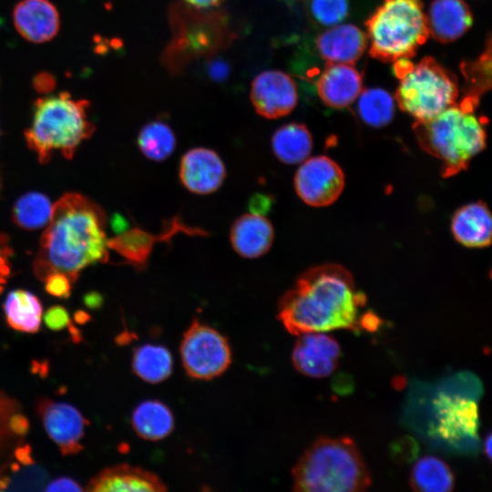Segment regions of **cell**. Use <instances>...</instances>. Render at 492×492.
Masks as SVG:
<instances>
[{
  "label": "cell",
  "mask_w": 492,
  "mask_h": 492,
  "mask_svg": "<svg viewBox=\"0 0 492 492\" xmlns=\"http://www.w3.org/2000/svg\"><path fill=\"white\" fill-rule=\"evenodd\" d=\"M181 184L190 192L206 195L216 191L226 177V168L217 152L194 148L181 158L179 168Z\"/></svg>",
  "instance_id": "cell-14"
},
{
  "label": "cell",
  "mask_w": 492,
  "mask_h": 492,
  "mask_svg": "<svg viewBox=\"0 0 492 492\" xmlns=\"http://www.w3.org/2000/svg\"><path fill=\"white\" fill-rule=\"evenodd\" d=\"M491 444H492L491 435H488L486 437L485 442H484V451H485L486 456L488 458H491Z\"/></svg>",
  "instance_id": "cell-38"
},
{
  "label": "cell",
  "mask_w": 492,
  "mask_h": 492,
  "mask_svg": "<svg viewBox=\"0 0 492 492\" xmlns=\"http://www.w3.org/2000/svg\"><path fill=\"white\" fill-rule=\"evenodd\" d=\"M456 241L469 248H484L490 244L492 218L487 204L481 200L459 208L451 220Z\"/></svg>",
  "instance_id": "cell-21"
},
{
  "label": "cell",
  "mask_w": 492,
  "mask_h": 492,
  "mask_svg": "<svg viewBox=\"0 0 492 492\" xmlns=\"http://www.w3.org/2000/svg\"><path fill=\"white\" fill-rule=\"evenodd\" d=\"M230 240L233 250L241 257L255 259L265 254L274 240L271 221L261 214L240 216L231 225Z\"/></svg>",
  "instance_id": "cell-20"
},
{
  "label": "cell",
  "mask_w": 492,
  "mask_h": 492,
  "mask_svg": "<svg viewBox=\"0 0 492 492\" xmlns=\"http://www.w3.org/2000/svg\"><path fill=\"white\" fill-rule=\"evenodd\" d=\"M365 296L355 290L343 266L325 264L305 271L278 304V318L293 335L357 329Z\"/></svg>",
  "instance_id": "cell-1"
},
{
  "label": "cell",
  "mask_w": 492,
  "mask_h": 492,
  "mask_svg": "<svg viewBox=\"0 0 492 492\" xmlns=\"http://www.w3.org/2000/svg\"><path fill=\"white\" fill-rule=\"evenodd\" d=\"M132 426L141 438L158 441L169 436L174 427L171 410L159 400H146L133 411Z\"/></svg>",
  "instance_id": "cell-23"
},
{
  "label": "cell",
  "mask_w": 492,
  "mask_h": 492,
  "mask_svg": "<svg viewBox=\"0 0 492 492\" xmlns=\"http://www.w3.org/2000/svg\"><path fill=\"white\" fill-rule=\"evenodd\" d=\"M165 483L153 472L128 464L108 467L87 483L85 490L104 491H165Z\"/></svg>",
  "instance_id": "cell-18"
},
{
  "label": "cell",
  "mask_w": 492,
  "mask_h": 492,
  "mask_svg": "<svg viewBox=\"0 0 492 492\" xmlns=\"http://www.w3.org/2000/svg\"><path fill=\"white\" fill-rule=\"evenodd\" d=\"M5 313L8 324L15 330L36 333L40 327L42 305L37 297L30 292H10L5 302Z\"/></svg>",
  "instance_id": "cell-25"
},
{
  "label": "cell",
  "mask_w": 492,
  "mask_h": 492,
  "mask_svg": "<svg viewBox=\"0 0 492 492\" xmlns=\"http://www.w3.org/2000/svg\"><path fill=\"white\" fill-rule=\"evenodd\" d=\"M46 291L57 298H67L70 294L71 281L62 273H52L46 279Z\"/></svg>",
  "instance_id": "cell-33"
},
{
  "label": "cell",
  "mask_w": 492,
  "mask_h": 492,
  "mask_svg": "<svg viewBox=\"0 0 492 492\" xmlns=\"http://www.w3.org/2000/svg\"><path fill=\"white\" fill-rule=\"evenodd\" d=\"M46 491H82L83 487L70 477H59L48 484Z\"/></svg>",
  "instance_id": "cell-34"
},
{
  "label": "cell",
  "mask_w": 492,
  "mask_h": 492,
  "mask_svg": "<svg viewBox=\"0 0 492 492\" xmlns=\"http://www.w3.org/2000/svg\"><path fill=\"white\" fill-rule=\"evenodd\" d=\"M398 78L395 100L415 121L430 119L457 102L456 77L433 57L411 63Z\"/></svg>",
  "instance_id": "cell-7"
},
{
  "label": "cell",
  "mask_w": 492,
  "mask_h": 492,
  "mask_svg": "<svg viewBox=\"0 0 492 492\" xmlns=\"http://www.w3.org/2000/svg\"><path fill=\"white\" fill-rule=\"evenodd\" d=\"M344 188L341 167L327 156H316L302 162L294 176L299 198L313 207L333 204Z\"/></svg>",
  "instance_id": "cell-10"
},
{
  "label": "cell",
  "mask_w": 492,
  "mask_h": 492,
  "mask_svg": "<svg viewBox=\"0 0 492 492\" xmlns=\"http://www.w3.org/2000/svg\"><path fill=\"white\" fill-rule=\"evenodd\" d=\"M0 282H3V279H0Z\"/></svg>",
  "instance_id": "cell-40"
},
{
  "label": "cell",
  "mask_w": 492,
  "mask_h": 492,
  "mask_svg": "<svg viewBox=\"0 0 492 492\" xmlns=\"http://www.w3.org/2000/svg\"><path fill=\"white\" fill-rule=\"evenodd\" d=\"M105 214L84 196L69 193L54 206L34 262L36 275L45 281L62 273L75 282L85 267L108 257Z\"/></svg>",
  "instance_id": "cell-2"
},
{
  "label": "cell",
  "mask_w": 492,
  "mask_h": 492,
  "mask_svg": "<svg viewBox=\"0 0 492 492\" xmlns=\"http://www.w3.org/2000/svg\"><path fill=\"white\" fill-rule=\"evenodd\" d=\"M293 489L301 492H356L372 483L355 443L348 437H321L292 470Z\"/></svg>",
  "instance_id": "cell-4"
},
{
  "label": "cell",
  "mask_w": 492,
  "mask_h": 492,
  "mask_svg": "<svg viewBox=\"0 0 492 492\" xmlns=\"http://www.w3.org/2000/svg\"><path fill=\"white\" fill-rule=\"evenodd\" d=\"M39 414L49 437L64 455L82 449L81 440L86 428V419L73 405L49 399L39 405Z\"/></svg>",
  "instance_id": "cell-13"
},
{
  "label": "cell",
  "mask_w": 492,
  "mask_h": 492,
  "mask_svg": "<svg viewBox=\"0 0 492 492\" xmlns=\"http://www.w3.org/2000/svg\"><path fill=\"white\" fill-rule=\"evenodd\" d=\"M425 17L429 36L441 43L457 40L473 23L471 10L464 0H433Z\"/></svg>",
  "instance_id": "cell-19"
},
{
  "label": "cell",
  "mask_w": 492,
  "mask_h": 492,
  "mask_svg": "<svg viewBox=\"0 0 492 492\" xmlns=\"http://www.w3.org/2000/svg\"><path fill=\"white\" fill-rule=\"evenodd\" d=\"M51 212L52 205L45 195L30 192L15 204L13 219L21 228L36 230L47 224Z\"/></svg>",
  "instance_id": "cell-29"
},
{
  "label": "cell",
  "mask_w": 492,
  "mask_h": 492,
  "mask_svg": "<svg viewBox=\"0 0 492 492\" xmlns=\"http://www.w3.org/2000/svg\"><path fill=\"white\" fill-rule=\"evenodd\" d=\"M310 14L320 26L331 27L343 22L349 14V0H310Z\"/></svg>",
  "instance_id": "cell-31"
},
{
  "label": "cell",
  "mask_w": 492,
  "mask_h": 492,
  "mask_svg": "<svg viewBox=\"0 0 492 492\" xmlns=\"http://www.w3.org/2000/svg\"><path fill=\"white\" fill-rule=\"evenodd\" d=\"M435 436L453 446L467 445L477 440L479 415L475 399L440 393L434 400Z\"/></svg>",
  "instance_id": "cell-9"
},
{
  "label": "cell",
  "mask_w": 492,
  "mask_h": 492,
  "mask_svg": "<svg viewBox=\"0 0 492 492\" xmlns=\"http://www.w3.org/2000/svg\"><path fill=\"white\" fill-rule=\"evenodd\" d=\"M209 75L215 80H223L229 74V66L222 60H215L209 65Z\"/></svg>",
  "instance_id": "cell-35"
},
{
  "label": "cell",
  "mask_w": 492,
  "mask_h": 492,
  "mask_svg": "<svg viewBox=\"0 0 492 492\" xmlns=\"http://www.w3.org/2000/svg\"><path fill=\"white\" fill-rule=\"evenodd\" d=\"M477 105V98L465 96L436 117L413 125L421 149L441 161L444 178L466 169L486 148L487 120L476 113Z\"/></svg>",
  "instance_id": "cell-3"
},
{
  "label": "cell",
  "mask_w": 492,
  "mask_h": 492,
  "mask_svg": "<svg viewBox=\"0 0 492 492\" xmlns=\"http://www.w3.org/2000/svg\"><path fill=\"white\" fill-rule=\"evenodd\" d=\"M179 353L187 374L198 380H210L220 375L231 362L227 338L198 319H194L184 332Z\"/></svg>",
  "instance_id": "cell-8"
},
{
  "label": "cell",
  "mask_w": 492,
  "mask_h": 492,
  "mask_svg": "<svg viewBox=\"0 0 492 492\" xmlns=\"http://www.w3.org/2000/svg\"><path fill=\"white\" fill-rule=\"evenodd\" d=\"M172 356L162 345L145 343L138 347L132 357V368L136 375L150 384L166 380L172 371Z\"/></svg>",
  "instance_id": "cell-26"
},
{
  "label": "cell",
  "mask_w": 492,
  "mask_h": 492,
  "mask_svg": "<svg viewBox=\"0 0 492 492\" xmlns=\"http://www.w3.org/2000/svg\"><path fill=\"white\" fill-rule=\"evenodd\" d=\"M113 222V227L116 231H122L124 229V227L126 226V223L125 221L123 220V219L121 217H115L114 220L112 221Z\"/></svg>",
  "instance_id": "cell-39"
},
{
  "label": "cell",
  "mask_w": 492,
  "mask_h": 492,
  "mask_svg": "<svg viewBox=\"0 0 492 492\" xmlns=\"http://www.w3.org/2000/svg\"><path fill=\"white\" fill-rule=\"evenodd\" d=\"M316 87L326 106L341 109L356 101L363 90V77L354 65L326 63Z\"/></svg>",
  "instance_id": "cell-15"
},
{
  "label": "cell",
  "mask_w": 492,
  "mask_h": 492,
  "mask_svg": "<svg viewBox=\"0 0 492 492\" xmlns=\"http://www.w3.org/2000/svg\"><path fill=\"white\" fill-rule=\"evenodd\" d=\"M340 345L324 333H305L298 335L292 352L294 368L303 375L323 378L337 367Z\"/></svg>",
  "instance_id": "cell-12"
},
{
  "label": "cell",
  "mask_w": 492,
  "mask_h": 492,
  "mask_svg": "<svg viewBox=\"0 0 492 492\" xmlns=\"http://www.w3.org/2000/svg\"><path fill=\"white\" fill-rule=\"evenodd\" d=\"M251 101L255 111L266 118L290 114L297 105L298 93L293 79L281 70H266L252 81Z\"/></svg>",
  "instance_id": "cell-11"
},
{
  "label": "cell",
  "mask_w": 492,
  "mask_h": 492,
  "mask_svg": "<svg viewBox=\"0 0 492 492\" xmlns=\"http://www.w3.org/2000/svg\"><path fill=\"white\" fill-rule=\"evenodd\" d=\"M102 302V297L98 292H90L84 296V303L89 309H97L101 306Z\"/></svg>",
  "instance_id": "cell-36"
},
{
  "label": "cell",
  "mask_w": 492,
  "mask_h": 492,
  "mask_svg": "<svg viewBox=\"0 0 492 492\" xmlns=\"http://www.w3.org/2000/svg\"><path fill=\"white\" fill-rule=\"evenodd\" d=\"M88 102L77 100L67 93L39 98L35 104L31 127L26 139L42 163L53 151L70 159L78 145L90 137L95 127L87 118Z\"/></svg>",
  "instance_id": "cell-5"
},
{
  "label": "cell",
  "mask_w": 492,
  "mask_h": 492,
  "mask_svg": "<svg viewBox=\"0 0 492 492\" xmlns=\"http://www.w3.org/2000/svg\"><path fill=\"white\" fill-rule=\"evenodd\" d=\"M313 137L304 124L292 122L275 130L272 148L275 157L282 163H302L313 149Z\"/></svg>",
  "instance_id": "cell-22"
},
{
  "label": "cell",
  "mask_w": 492,
  "mask_h": 492,
  "mask_svg": "<svg viewBox=\"0 0 492 492\" xmlns=\"http://www.w3.org/2000/svg\"><path fill=\"white\" fill-rule=\"evenodd\" d=\"M17 32L33 43H44L55 37L59 29V15L49 0H21L13 12Z\"/></svg>",
  "instance_id": "cell-17"
},
{
  "label": "cell",
  "mask_w": 492,
  "mask_h": 492,
  "mask_svg": "<svg viewBox=\"0 0 492 492\" xmlns=\"http://www.w3.org/2000/svg\"><path fill=\"white\" fill-rule=\"evenodd\" d=\"M320 56L326 63L354 65L365 52L364 31L353 24H339L322 32L315 41Z\"/></svg>",
  "instance_id": "cell-16"
},
{
  "label": "cell",
  "mask_w": 492,
  "mask_h": 492,
  "mask_svg": "<svg viewBox=\"0 0 492 492\" xmlns=\"http://www.w3.org/2000/svg\"><path fill=\"white\" fill-rule=\"evenodd\" d=\"M183 1L197 8L215 7L223 2V0H183Z\"/></svg>",
  "instance_id": "cell-37"
},
{
  "label": "cell",
  "mask_w": 492,
  "mask_h": 492,
  "mask_svg": "<svg viewBox=\"0 0 492 492\" xmlns=\"http://www.w3.org/2000/svg\"><path fill=\"white\" fill-rule=\"evenodd\" d=\"M46 326L52 331H61L71 323L70 316L66 308L55 305L48 308L44 314Z\"/></svg>",
  "instance_id": "cell-32"
},
{
  "label": "cell",
  "mask_w": 492,
  "mask_h": 492,
  "mask_svg": "<svg viewBox=\"0 0 492 492\" xmlns=\"http://www.w3.org/2000/svg\"><path fill=\"white\" fill-rule=\"evenodd\" d=\"M409 481L415 491L448 492L454 488L455 477L442 459L425 456L413 466Z\"/></svg>",
  "instance_id": "cell-24"
},
{
  "label": "cell",
  "mask_w": 492,
  "mask_h": 492,
  "mask_svg": "<svg viewBox=\"0 0 492 492\" xmlns=\"http://www.w3.org/2000/svg\"><path fill=\"white\" fill-rule=\"evenodd\" d=\"M462 71L466 79L467 92L466 96L478 98L481 94L490 87V45L487 50L480 57L469 63L464 64Z\"/></svg>",
  "instance_id": "cell-30"
},
{
  "label": "cell",
  "mask_w": 492,
  "mask_h": 492,
  "mask_svg": "<svg viewBox=\"0 0 492 492\" xmlns=\"http://www.w3.org/2000/svg\"><path fill=\"white\" fill-rule=\"evenodd\" d=\"M356 100L358 114L365 124L381 128L392 120L395 114V97L385 89H363Z\"/></svg>",
  "instance_id": "cell-27"
},
{
  "label": "cell",
  "mask_w": 492,
  "mask_h": 492,
  "mask_svg": "<svg viewBox=\"0 0 492 492\" xmlns=\"http://www.w3.org/2000/svg\"><path fill=\"white\" fill-rule=\"evenodd\" d=\"M365 26L369 53L383 62L410 59L429 36L422 0H384Z\"/></svg>",
  "instance_id": "cell-6"
},
{
  "label": "cell",
  "mask_w": 492,
  "mask_h": 492,
  "mask_svg": "<svg viewBox=\"0 0 492 492\" xmlns=\"http://www.w3.org/2000/svg\"><path fill=\"white\" fill-rule=\"evenodd\" d=\"M138 145L145 157L153 161H163L174 151L176 138L171 128L160 120H152L140 129Z\"/></svg>",
  "instance_id": "cell-28"
}]
</instances>
